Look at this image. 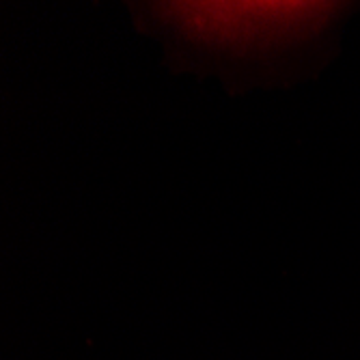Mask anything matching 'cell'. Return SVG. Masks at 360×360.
Here are the masks:
<instances>
[]
</instances>
